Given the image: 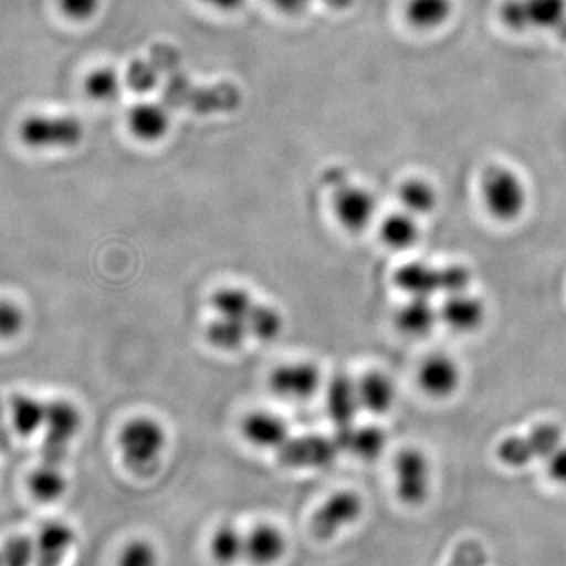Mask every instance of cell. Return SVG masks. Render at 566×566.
Wrapping results in <instances>:
<instances>
[{
	"instance_id": "cell-1",
	"label": "cell",
	"mask_w": 566,
	"mask_h": 566,
	"mask_svg": "<svg viewBox=\"0 0 566 566\" xmlns=\"http://www.w3.org/2000/svg\"><path fill=\"white\" fill-rule=\"evenodd\" d=\"M117 446L123 463L137 474H147L166 452V427L155 417H133L118 431Z\"/></svg>"
},
{
	"instance_id": "cell-2",
	"label": "cell",
	"mask_w": 566,
	"mask_h": 566,
	"mask_svg": "<svg viewBox=\"0 0 566 566\" xmlns=\"http://www.w3.org/2000/svg\"><path fill=\"white\" fill-rule=\"evenodd\" d=\"M395 283L409 297H428L438 293L450 294L465 292L472 282L468 268L461 264L434 268L423 262L406 263L395 273Z\"/></svg>"
},
{
	"instance_id": "cell-3",
	"label": "cell",
	"mask_w": 566,
	"mask_h": 566,
	"mask_svg": "<svg viewBox=\"0 0 566 566\" xmlns=\"http://www.w3.org/2000/svg\"><path fill=\"white\" fill-rule=\"evenodd\" d=\"M480 192L488 212L495 221L515 222L526 210V185L510 167H488L480 182Z\"/></svg>"
},
{
	"instance_id": "cell-4",
	"label": "cell",
	"mask_w": 566,
	"mask_h": 566,
	"mask_svg": "<svg viewBox=\"0 0 566 566\" xmlns=\"http://www.w3.org/2000/svg\"><path fill=\"white\" fill-rule=\"evenodd\" d=\"M82 423L84 419L81 409L70 400L59 398L48 401L40 463L63 468L70 446L81 433Z\"/></svg>"
},
{
	"instance_id": "cell-5",
	"label": "cell",
	"mask_w": 566,
	"mask_h": 566,
	"mask_svg": "<svg viewBox=\"0 0 566 566\" xmlns=\"http://www.w3.org/2000/svg\"><path fill=\"white\" fill-rule=\"evenodd\" d=\"M499 17L513 32L556 31L566 25V0H505Z\"/></svg>"
},
{
	"instance_id": "cell-6",
	"label": "cell",
	"mask_w": 566,
	"mask_h": 566,
	"mask_svg": "<svg viewBox=\"0 0 566 566\" xmlns=\"http://www.w3.org/2000/svg\"><path fill=\"white\" fill-rule=\"evenodd\" d=\"M395 493L408 506H419L431 491V465L420 450L405 449L394 461Z\"/></svg>"
},
{
	"instance_id": "cell-7",
	"label": "cell",
	"mask_w": 566,
	"mask_h": 566,
	"mask_svg": "<svg viewBox=\"0 0 566 566\" xmlns=\"http://www.w3.org/2000/svg\"><path fill=\"white\" fill-rule=\"evenodd\" d=\"M271 392L286 401H307L319 392L323 386L322 368L311 360H292L277 365L271 371Z\"/></svg>"
},
{
	"instance_id": "cell-8",
	"label": "cell",
	"mask_w": 566,
	"mask_h": 566,
	"mask_svg": "<svg viewBox=\"0 0 566 566\" xmlns=\"http://www.w3.org/2000/svg\"><path fill=\"white\" fill-rule=\"evenodd\" d=\"M20 136L28 147L40 150L73 148L82 140L84 128L81 122L73 117L36 115L21 123Z\"/></svg>"
},
{
	"instance_id": "cell-9",
	"label": "cell",
	"mask_w": 566,
	"mask_h": 566,
	"mask_svg": "<svg viewBox=\"0 0 566 566\" xmlns=\"http://www.w3.org/2000/svg\"><path fill=\"white\" fill-rule=\"evenodd\" d=\"M277 452L281 463L292 469L329 468L342 453L335 438L318 433L292 436Z\"/></svg>"
},
{
	"instance_id": "cell-10",
	"label": "cell",
	"mask_w": 566,
	"mask_h": 566,
	"mask_svg": "<svg viewBox=\"0 0 566 566\" xmlns=\"http://www.w3.org/2000/svg\"><path fill=\"white\" fill-rule=\"evenodd\" d=\"M364 513V501L354 491L344 490L331 494L312 517V534L315 538L326 542L338 532L353 526Z\"/></svg>"
},
{
	"instance_id": "cell-11",
	"label": "cell",
	"mask_w": 566,
	"mask_h": 566,
	"mask_svg": "<svg viewBox=\"0 0 566 566\" xmlns=\"http://www.w3.org/2000/svg\"><path fill=\"white\" fill-rule=\"evenodd\" d=\"M333 210L342 229L349 233H363L374 222L378 202L370 189L344 185L334 193Z\"/></svg>"
},
{
	"instance_id": "cell-12",
	"label": "cell",
	"mask_w": 566,
	"mask_h": 566,
	"mask_svg": "<svg viewBox=\"0 0 566 566\" xmlns=\"http://www.w3.org/2000/svg\"><path fill=\"white\" fill-rule=\"evenodd\" d=\"M241 434L245 442L264 450H279L292 438L286 420L268 409L249 412L241 422Z\"/></svg>"
},
{
	"instance_id": "cell-13",
	"label": "cell",
	"mask_w": 566,
	"mask_h": 566,
	"mask_svg": "<svg viewBox=\"0 0 566 566\" xmlns=\"http://www.w3.org/2000/svg\"><path fill=\"white\" fill-rule=\"evenodd\" d=\"M419 386L431 398L452 397L461 385L460 365L447 354H431L419 368Z\"/></svg>"
},
{
	"instance_id": "cell-14",
	"label": "cell",
	"mask_w": 566,
	"mask_h": 566,
	"mask_svg": "<svg viewBox=\"0 0 566 566\" xmlns=\"http://www.w3.org/2000/svg\"><path fill=\"white\" fill-rule=\"evenodd\" d=\"M439 318L458 334H472L485 323L486 305L469 292L450 294L439 308Z\"/></svg>"
},
{
	"instance_id": "cell-15",
	"label": "cell",
	"mask_w": 566,
	"mask_h": 566,
	"mask_svg": "<svg viewBox=\"0 0 566 566\" xmlns=\"http://www.w3.org/2000/svg\"><path fill=\"white\" fill-rule=\"evenodd\" d=\"M360 405L357 381L345 374L335 375L326 385V412L335 427L344 428L354 424L359 415Z\"/></svg>"
},
{
	"instance_id": "cell-16",
	"label": "cell",
	"mask_w": 566,
	"mask_h": 566,
	"mask_svg": "<svg viewBox=\"0 0 566 566\" xmlns=\"http://www.w3.org/2000/svg\"><path fill=\"white\" fill-rule=\"evenodd\" d=\"M340 452L352 453L353 457L363 461H375L385 453L387 436L385 430L375 424H349V427L337 428L334 436Z\"/></svg>"
},
{
	"instance_id": "cell-17",
	"label": "cell",
	"mask_w": 566,
	"mask_h": 566,
	"mask_svg": "<svg viewBox=\"0 0 566 566\" xmlns=\"http://www.w3.org/2000/svg\"><path fill=\"white\" fill-rule=\"evenodd\" d=\"M286 553V538L273 524H256L245 534V560L255 566L277 564Z\"/></svg>"
},
{
	"instance_id": "cell-18",
	"label": "cell",
	"mask_w": 566,
	"mask_h": 566,
	"mask_svg": "<svg viewBox=\"0 0 566 566\" xmlns=\"http://www.w3.org/2000/svg\"><path fill=\"white\" fill-rule=\"evenodd\" d=\"M170 114L159 103L145 102L136 104L128 114L129 132L142 142L163 140L170 132Z\"/></svg>"
},
{
	"instance_id": "cell-19",
	"label": "cell",
	"mask_w": 566,
	"mask_h": 566,
	"mask_svg": "<svg viewBox=\"0 0 566 566\" xmlns=\"http://www.w3.org/2000/svg\"><path fill=\"white\" fill-rule=\"evenodd\" d=\"M439 322V311L428 297H409L395 315L398 331L416 338L433 333Z\"/></svg>"
},
{
	"instance_id": "cell-20",
	"label": "cell",
	"mask_w": 566,
	"mask_h": 566,
	"mask_svg": "<svg viewBox=\"0 0 566 566\" xmlns=\"http://www.w3.org/2000/svg\"><path fill=\"white\" fill-rule=\"evenodd\" d=\"M360 405L371 415L382 416L394 408L397 400V387L382 371H368L357 381Z\"/></svg>"
},
{
	"instance_id": "cell-21",
	"label": "cell",
	"mask_w": 566,
	"mask_h": 566,
	"mask_svg": "<svg viewBox=\"0 0 566 566\" xmlns=\"http://www.w3.org/2000/svg\"><path fill=\"white\" fill-rule=\"evenodd\" d=\"M48 403L32 395L17 394L10 398L9 411L11 428L24 438L43 430Z\"/></svg>"
},
{
	"instance_id": "cell-22",
	"label": "cell",
	"mask_w": 566,
	"mask_h": 566,
	"mask_svg": "<svg viewBox=\"0 0 566 566\" xmlns=\"http://www.w3.org/2000/svg\"><path fill=\"white\" fill-rule=\"evenodd\" d=\"M453 9V0H408L405 18L417 31H436L449 22Z\"/></svg>"
},
{
	"instance_id": "cell-23",
	"label": "cell",
	"mask_w": 566,
	"mask_h": 566,
	"mask_svg": "<svg viewBox=\"0 0 566 566\" xmlns=\"http://www.w3.org/2000/svg\"><path fill=\"white\" fill-rule=\"evenodd\" d=\"M382 243L392 251H408L419 243L420 229L416 216L403 210L392 212L382 219L379 227Z\"/></svg>"
},
{
	"instance_id": "cell-24",
	"label": "cell",
	"mask_w": 566,
	"mask_h": 566,
	"mask_svg": "<svg viewBox=\"0 0 566 566\" xmlns=\"http://www.w3.org/2000/svg\"><path fill=\"white\" fill-rule=\"evenodd\" d=\"M210 304L216 316L248 323L256 303L243 286L227 285L211 294Z\"/></svg>"
},
{
	"instance_id": "cell-25",
	"label": "cell",
	"mask_w": 566,
	"mask_h": 566,
	"mask_svg": "<svg viewBox=\"0 0 566 566\" xmlns=\"http://www.w3.org/2000/svg\"><path fill=\"white\" fill-rule=\"evenodd\" d=\"M397 196L403 211L416 218L431 214L439 202L434 186L423 178H408L401 182Z\"/></svg>"
},
{
	"instance_id": "cell-26",
	"label": "cell",
	"mask_w": 566,
	"mask_h": 566,
	"mask_svg": "<svg viewBox=\"0 0 566 566\" xmlns=\"http://www.w3.org/2000/svg\"><path fill=\"white\" fill-rule=\"evenodd\" d=\"M208 551L216 564L232 566L245 556V535L233 524H222L212 532Z\"/></svg>"
},
{
	"instance_id": "cell-27",
	"label": "cell",
	"mask_w": 566,
	"mask_h": 566,
	"mask_svg": "<svg viewBox=\"0 0 566 566\" xmlns=\"http://www.w3.org/2000/svg\"><path fill=\"white\" fill-rule=\"evenodd\" d=\"M28 486L33 497L41 504H52L66 493L69 480L63 468L39 463L29 475Z\"/></svg>"
},
{
	"instance_id": "cell-28",
	"label": "cell",
	"mask_w": 566,
	"mask_h": 566,
	"mask_svg": "<svg viewBox=\"0 0 566 566\" xmlns=\"http://www.w3.org/2000/svg\"><path fill=\"white\" fill-rule=\"evenodd\" d=\"M205 337L208 344L219 352L232 353L238 352L251 334H249L248 323L214 315L205 329Z\"/></svg>"
},
{
	"instance_id": "cell-29",
	"label": "cell",
	"mask_w": 566,
	"mask_h": 566,
	"mask_svg": "<svg viewBox=\"0 0 566 566\" xmlns=\"http://www.w3.org/2000/svg\"><path fill=\"white\" fill-rule=\"evenodd\" d=\"M249 334L262 344H273L285 327L282 312L270 304H255L248 319Z\"/></svg>"
},
{
	"instance_id": "cell-30",
	"label": "cell",
	"mask_w": 566,
	"mask_h": 566,
	"mask_svg": "<svg viewBox=\"0 0 566 566\" xmlns=\"http://www.w3.org/2000/svg\"><path fill=\"white\" fill-rule=\"evenodd\" d=\"M84 91L95 103H115L123 92V80L111 66L93 70L84 82Z\"/></svg>"
},
{
	"instance_id": "cell-31",
	"label": "cell",
	"mask_w": 566,
	"mask_h": 566,
	"mask_svg": "<svg viewBox=\"0 0 566 566\" xmlns=\"http://www.w3.org/2000/svg\"><path fill=\"white\" fill-rule=\"evenodd\" d=\"M36 538L14 535L0 545V566H32L36 558Z\"/></svg>"
},
{
	"instance_id": "cell-32",
	"label": "cell",
	"mask_w": 566,
	"mask_h": 566,
	"mask_svg": "<svg viewBox=\"0 0 566 566\" xmlns=\"http://www.w3.org/2000/svg\"><path fill=\"white\" fill-rule=\"evenodd\" d=\"M497 458L509 468H524L536 460L526 436H509L497 446Z\"/></svg>"
},
{
	"instance_id": "cell-33",
	"label": "cell",
	"mask_w": 566,
	"mask_h": 566,
	"mask_svg": "<svg viewBox=\"0 0 566 566\" xmlns=\"http://www.w3.org/2000/svg\"><path fill=\"white\" fill-rule=\"evenodd\" d=\"M535 458H549L562 446V431L557 424L539 423L527 434Z\"/></svg>"
},
{
	"instance_id": "cell-34",
	"label": "cell",
	"mask_w": 566,
	"mask_h": 566,
	"mask_svg": "<svg viewBox=\"0 0 566 566\" xmlns=\"http://www.w3.org/2000/svg\"><path fill=\"white\" fill-rule=\"evenodd\" d=\"M159 556L153 543L147 539H133L123 547L117 566H158Z\"/></svg>"
},
{
	"instance_id": "cell-35",
	"label": "cell",
	"mask_w": 566,
	"mask_h": 566,
	"mask_svg": "<svg viewBox=\"0 0 566 566\" xmlns=\"http://www.w3.org/2000/svg\"><path fill=\"white\" fill-rule=\"evenodd\" d=\"M25 314L20 304L0 300V340H10L24 331Z\"/></svg>"
},
{
	"instance_id": "cell-36",
	"label": "cell",
	"mask_w": 566,
	"mask_h": 566,
	"mask_svg": "<svg viewBox=\"0 0 566 566\" xmlns=\"http://www.w3.org/2000/svg\"><path fill=\"white\" fill-rule=\"evenodd\" d=\"M103 0H59L65 17L73 21H88L98 13Z\"/></svg>"
},
{
	"instance_id": "cell-37",
	"label": "cell",
	"mask_w": 566,
	"mask_h": 566,
	"mask_svg": "<svg viewBox=\"0 0 566 566\" xmlns=\"http://www.w3.org/2000/svg\"><path fill=\"white\" fill-rule=\"evenodd\" d=\"M547 474L553 482L566 486V446H560L547 458Z\"/></svg>"
},
{
	"instance_id": "cell-38",
	"label": "cell",
	"mask_w": 566,
	"mask_h": 566,
	"mask_svg": "<svg viewBox=\"0 0 566 566\" xmlns=\"http://www.w3.org/2000/svg\"><path fill=\"white\" fill-rule=\"evenodd\" d=\"M200 2L211 9L222 11V13H234V11L243 9L248 0H200Z\"/></svg>"
},
{
	"instance_id": "cell-39",
	"label": "cell",
	"mask_w": 566,
	"mask_h": 566,
	"mask_svg": "<svg viewBox=\"0 0 566 566\" xmlns=\"http://www.w3.org/2000/svg\"><path fill=\"white\" fill-rule=\"evenodd\" d=\"M9 420H7L6 408L0 401V452H9L10 450V430Z\"/></svg>"
},
{
	"instance_id": "cell-40",
	"label": "cell",
	"mask_w": 566,
	"mask_h": 566,
	"mask_svg": "<svg viewBox=\"0 0 566 566\" xmlns=\"http://www.w3.org/2000/svg\"><path fill=\"white\" fill-rule=\"evenodd\" d=\"M273 3L275 9L285 11V13H297L307 6L308 0H268Z\"/></svg>"
}]
</instances>
